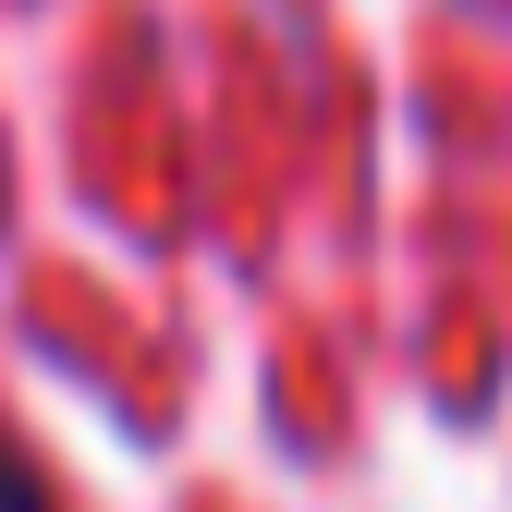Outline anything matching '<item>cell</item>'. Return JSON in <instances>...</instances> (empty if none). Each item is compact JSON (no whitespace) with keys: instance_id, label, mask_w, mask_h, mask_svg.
<instances>
[{"instance_id":"cell-1","label":"cell","mask_w":512,"mask_h":512,"mask_svg":"<svg viewBox=\"0 0 512 512\" xmlns=\"http://www.w3.org/2000/svg\"><path fill=\"white\" fill-rule=\"evenodd\" d=\"M0 512H49V488H37V476H25L13 452H0Z\"/></svg>"}]
</instances>
